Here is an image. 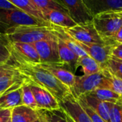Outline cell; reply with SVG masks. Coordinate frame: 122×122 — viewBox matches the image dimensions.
Here are the masks:
<instances>
[{
  "mask_svg": "<svg viewBox=\"0 0 122 122\" xmlns=\"http://www.w3.org/2000/svg\"><path fill=\"white\" fill-rule=\"evenodd\" d=\"M9 42L4 35L0 34V64L10 63L11 53L9 49Z\"/></svg>",
  "mask_w": 122,
  "mask_h": 122,
  "instance_id": "obj_27",
  "label": "cell"
},
{
  "mask_svg": "<svg viewBox=\"0 0 122 122\" xmlns=\"http://www.w3.org/2000/svg\"><path fill=\"white\" fill-rule=\"evenodd\" d=\"M26 81L49 92L59 102L71 95L70 88L40 65H14Z\"/></svg>",
  "mask_w": 122,
  "mask_h": 122,
  "instance_id": "obj_1",
  "label": "cell"
},
{
  "mask_svg": "<svg viewBox=\"0 0 122 122\" xmlns=\"http://www.w3.org/2000/svg\"><path fill=\"white\" fill-rule=\"evenodd\" d=\"M114 12V11H113ZM117 12H122V10H121V11H117Z\"/></svg>",
  "mask_w": 122,
  "mask_h": 122,
  "instance_id": "obj_40",
  "label": "cell"
},
{
  "mask_svg": "<svg viewBox=\"0 0 122 122\" xmlns=\"http://www.w3.org/2000/svg\"><path fill=\"white\" fill-rule=\"evenodd\" d=\"M78 67H81L84 75L89 76L97 73L102 70L101 65L90 56L79 58Z\"/></svg>",
  "mask_w": 122,
  "mask_h": 122,
  "instance_id": "obj_22",
  "label": "cell"
},
{
  "mask_svg": "<svg viewBox=\"0 0 122 122\" xmlns=\"http://www.w3.org/2000/svg\"><path fill=\"white\" fill-rule=\"evenodd\" d=\"M28 83L34 94L38 111H55L61 109L59 101L49 92L34 83Z\"/></svg>",
  "mask_w": 122,
  "mask_h": 122,
  "instance_id": "obj_11",
  "label": "cell"
},
{
  "mask_svg": "<svg viewBox=\"0 0 122 122\" xmlns=\"http://www.w3.org/2000/svg\"><path fill=\"white\" fill-rule=\"evenodd\" d=\"M16 71L17 69L15 65L10 63L0 64V79L6 76L13 74Z\"/></svg>",
  "mask_w": 122,
  "mask_h": 122,
  "instance_id": "obj_31",
  "label": "cell"
},
{
  "mask_svg": "<svg viewBox=\"0 0 122 122\" xmlns=\"http://www.w3.org/2000/svg\"><path fill=\"white\" fill-rule=\"evenodd\" d=\"M110 89L122 96V80L112 76L110 80Z\"/></svg>",
  "mask_w": 122,
  "mask_h": 122,
  "instance_id": "obj_32",
  "label": "cell"
},
{
  "mask_svg": "<svg viewBox=\"0 0 122 122\" xmlns=\"http://www.w3.org/2000/svg\"><path fill=\"white\" fill-rule=\"evenodd\" d=\"M41 67L49 71L61 83L65 84L69 88H71L74 83L76 75L74 74L67 68H65L62 65H54V64H39Z\"/></svg>",
  "mask_w": 122,
  "mask_h": 122,
  "instance_id": "obj_16",
  "label": "cell"
},
{
  "mask_svg": "<svg viewBox=\"0 0 122 122\" xmlns=\"http://www.w3.org/2000/svg\"><path fill=\"white\" fill-rule=\"evenodd\" d=\"M109 118L111 122H122V101L114 104L110 111Z\"/></svg>",
  "mask_w": 122,
  "mask_h": 122,
  "instance_id": "obj_29",
  "label": "cell"
},
{
  "mask_svg": "<svg viewBox=\"0 0 122 122\" xmlns=\"http://www.w3.org/2000/svg\"><path fill=\"white\" fill-rule=\"evenodd\" d=\"M8 122H11V119H10V120H9V121Z\"/></svg>",
  "mask_w": 122,
  "mask_h": 122,
  "instance_id": "obj_41",
  "label": "cell"
},
{
  "mask_svg": "<svg viewBox=\"0 0 122 122\" xmlns=\"http://www.w3.org/2000/svg\"><path fill=\"white\" fill-rule=\"evenodd\" d=\"M39 58L40 64L62 65L59 58L58 48V38L54 40H44L33 44Z\"/></svg>",
  "mask_w": 122,
  "mask_h": 122,
  "instance_id": "obj_8",
  "label": "cell"
},
{
  "mask_svg": "<svg viewBox=\"0 0 122 122\" xmlns=\"http://www.w3.org/2000/svg\"><path fill=\"white\" fill-rule=\"evenodd\" d=\"M21 26H46L52 24L36 19L20 9H0V34L6 35L11 30Z\"/></svg>",
  "mask_w": 122,
  "mask_h": 122,
  "instance_id": "obj_3",
  "label": "cell"
},
{
  "mask_svg": "<svg viewBox=\"0 0 122 122\" xmlns=\"http://www.w3.org/2000/svg\"><path fill=\"white\" fill-rule=\"evenodd\" d=\"M38 119V111L24 105H21L11 109V122H34Z\"/></svg>",
  "mask_w": 122,
  "mask_h": 122,
  "instance_id": "obj_18",
  "label": "cell"
},
{
  "mask_svg": "<svg viewBox=\"0 0 122 122\" xmlns=\"http://www.w3.org/2000/svg\"><path fill=\"white\" fill-rule=\"evenodd\" d=\"M40 122V120H39V119H37V120H36V122Z\"/></svg>",
  "mask_w": 122,
  "mask_h": 122,
  "instance_id": "obj_39",
  "label": "cell"
},
{
  "mask_svg": "<svg viewBox=\"0 0 122 122\" xmlns=\"http://www.w3.org/2000/svg\"></svg>",
  "mask_w": 122,
  "mask_h": 122,
  "instance_id": "obj_43",
  "label": "cell"
},
{
  "mask_svg": "<svg viewBox=\"0 0 122 122\" xmlns=\"http://www.w3.org/2000/svg\"><path fill=\"white\" fill-rule=\"evenodd\" d=\"M80 47L86 54L94 59L103 68L107 62L112 57L113 49L118 45L117 44H93L83 43L77 41Z\"/></svg>",
  "mask_w": 122,
  "mask_h": 122,
  "instance_id": "obj_10",
  "label": "cell"
},
{
  "mask_svg": "<svg viewBox=\"0 0 122 122\" xmlns=\"http://www.w3.org/2000/svg\"><path fill=\"white\" fill-rule=\"evenodd\" d=\"M110 72L106 69L89 76H76L73 86L70 88L72 96L79 99L83 95L90 93L97 88L110 89V80L112 78Z\"/></svg>",
  "mask_w": 122,
  "mask_h": 122,
  "instance_id": "obj_2",
  "label": "cell"
},
{
  "mask_svg": "<svg viewBox=\"0 0 122 122\" xmlns=\"http://www.w3.org/2000/svg\"><path fill=\"white\" fill-rule=\"evenodd\" d=\"M41 12L45 20L53 25L68 29L77 24L66 12L53 9H45Z\"/></svg>",
  "mask_w": 122,
  "mask_h": 122,
  "instance_id": "obj_14",
  "label": "cell"
},
{
  "mask_svg": "<svg viewBox=\"0 0 122 122\" xmlns=\"http://www.w3.org/2000/svg\"><path fill=\"white\" fill-rule=\"evenodd\" d=\"M93 17L114 11L122 10V0H83Z\"/></svg>",
  "mask_w": 122,
  "mask_h": 122,
  "instance_id": "obj_13",
  "label": "cell"
},
{
  "mask_svg": "<svg viewBox=\"0 0 122 122\" xmlns=\"http://www.w3.org/2000/svg\"><path fill=\"white\" fill-rule=\"evenodd\" d=\"M112 41L118 45L122 44V27L109 40V42Z\"/></svg>",
  "mask_w": 122,
  "mask_h": 122,
  "instance_id": "obj_34",
  "label": "cell"
},
{
  "mask_svg": "<svg viewBox=\"0 0 122 122\" xmlns=\"http://www.w3.org/2000/svg\"><path fill=\"white\" fill-rule=\"evenodd\" d=\"M64 112H65V111H64ZM65 113H66V112H65ZM66 117L67 122H74V120H73V119H71V117H70V116H69L66 113Z\"/></svg>",
  "mask_w": 122,
  "mask_h": 122,
  "instance_id": "obj_38",
  "label": "cell"
},
{
  "mask_svg": "<svg viewBox=\"0 0 122 122\" xmlns=\"http://www.w3.org/2000/svg\"><path fill=\"white\" fill-rule=\"evenodd\" d=\"M21 89V99H22L23 105L38 111L37 105H36L34 94L31 90L30 85L26 81V79L24 83L22 84Z\"/></svg>",
  "mask_w": 122,
  "mask_h": 122,
  "instance_id": "obj_24",
  "label": "cell"
},
{
  "mask_svg": "<svg viewBox=\"0 0 122 122\" xmlns=\"http://www.w3.org/2000/svg\"><path fill=\"white\" fill-rule=\"evenodd\" d=\"M11 109L0 110V122H8L11 119Z\"/></svg>",
  "mask_w": 122,
  "mask_h": 122,
  "instance_id": "obj_33",
  "label": "cell"
},
{
  "mask_svg": "<svg viewBox=\"0 0 122 122\" xmlns=\"http://www.w3.org/2000/svg\"><path fill=\"white\" fill-rule=\"evenodd\" d=\"M77 101H79L80 106L86 112V114L89 116V117L90 118V119L92 121V122H105L97 113H96L89 105H87L84 101H82L80 99H78Z\"/></svg>",
  "mask_w": 122,
  "mask_h": 122,
  "instance_id": "obj_30",
  "label": "cell"
},
{
  "mask_svg": "<svg viewBox=\"0 0 122 122\" xmlns=\"http://www.w3.org/2000/svg\"><path fill=\"white\" fill-rule=\"evenodd\" d=\"M41 111L48 122H67L66 113L62 109L55 111Z\"/></svg>",
  "mask_w": 122,
  "mask_h": 122,
  "instance_id": "obj_28",
  "label": "cell"
},
{
  "mask_svg": "<svg viewBox=\"0 0 122 122\" xmlns=\"http://www.w3.org/2000/svg\"><path fill=\"white\" fill-rule=\"evenodd\" d=\"M33 3L41 11L45 9H53L59 10L66 12L69 14L67 9L56 0H31Z\"/></svg>",
  "mask_w": 122,
  "mask_h": 122,
  "instance_id": "obj_25",
  "label": "cell"
},
{
  "mask_svg": "<svg viewBox=\"0 0 122 122\" xmlns=\"http://www.w3.org/2000/svg\"><path fill=\"white\" fill-rule=\"evenodd\" d=\"M38 112H39V119L40 122H47V120L46 119V118H45V116H44V114L42 113V111H41V110H39V111H38Z\"/></svg>",
  "mask_w": 122,
  "mask_h": 122,
  "instance_id": "obj_37",
  "label": "cell"
},
{
  "mask_svg": "<svg viewBox=\"0 0 122 122\" xmlns=\"http://www.w3.org/2000/svg\"><path fill=\"white\" fill-rule=\"evenodd\" d=\"M89 94L100 101L112 104H116L122 99V96L119 94L109 88H97Z\"/></svg>",
  "mask_w": 122,
  "mask_h": 122,
  "instance_id": "obj_23",
  "label": "cell"
},
{
  "mask_svg": "<svg viewBox=\"0 0 122 122\" xmlns=\"http://www.w3.org/2000/svg\"><path fill=\"white\" fill-rule=\"evenodd\" d=\"M68 11L69 15L77 24L93 22L94 17L83 0H56Z\"/></svg>",
  "mask_w": 122,
  "mask_h": 122,
  "instance_id": "obj_9",
  "label": "cell"
},
{
  "mask_svg": "<svg viewBox=\"0 0 122 122\" xmlns=\"http://www.w3.org/2000/svg\"><path fill=\"white\" fill-rule=\"evenodd\" d=\"M5 36L9 42L29 44H34L44 40L57 38L52 26H21L11 30Z\"/></svg>",
  "mask_w": 122,
  "mask_h": 122,
  "instance_id": "obj_4",
  "label": "cell"
},
{
  "mask_svg": "<svg viewBox=\"0 0 122 122\" xmlns=\"http://www.w3.org/2000/svg\"><path fill=\"white\" fill-rule=\"evenodd\" d=\"M112 57L117 58L118 59L122 60V45L119 44L117 45L112 50Z\"/></svg>",
  "mask_w": 122,
  "mask_h": 122,
  "instance_id": "obj_35",
  "label": "cell"
},
{
  "mask_svg": "<svg viewBox=\"0 0 122 122\" xmlns=\"http://www.w3.org/2000/svg\"><path fill=\"white\" fill-rule=\"evenodd\" d=\"M25 78L17 70L0 79V96L21 87Z\"/></svg>",
  "mask_w": 122,
  "mask_h": 122,
  "instance_id": "obj_19",
  "label": "cell"
},
{
  "mask_svg": "<svg viewBox=\"0 0 122 122\" xmlns=\"http://www.w3.org/2000/svg\"></svg>",
  "mask_w": 122,
  "mask_h": 122,
  "instance_id": "obj_42",
  "label": "cell"
},
{
  "mask_svg": "<svg viewBox=\"0 0 122 122\" xmlns=\"http://www.w3.org/2000/svg\"><path fill=\"white\" fill-rule=\"evenodd\" d=\"M62 109L74 122H92L72 94L59 102Z\"/></svg>",
  "mask_w": 122,
  "mask_h": 122,
  "instance_id": "obj_12",
  "label": "cell"
},
{
  "mask_svg": "<svg viewBox=\"0 0 122 122\" xmlns=\"http://www.w3.org/2000/svg\"><path fill=\"white\" fill-rule=\"evenodd\" d=\"M7 1L11 3L13 5H14L19 9L30 14L31 16L36 19L46 22L44 17L41 11L36 7V6L33 3L31 0H7Z\"/></svg>",
  "mask_w": 122,
  "mask_h": 122,
  "instance_id": "obj_21",
  "label": "cell"
},
{
  "mask_svg": "<svg viewBox=\"0 0 122 122\" xmlns=\"http://www.w3.org/2000/svg\"><path fill=\"white\" fill-rule=\"evenodd\" d=\"M21 105H23L21 88L0 96V110L12 109Z\"/></svg>",
  "mask_w": 122,
  "mask_h": 122,
  "instance_id": "obj_20",
  "label": "cell"
},
{
  "mask_svg": "<svg viewBox=\"0 0 122 122\" xmlns=\"http://www.w3.org/2000/svg\"><path fill=\"white\" fill-rule=\"evenodd\" d=\"M58 38V48L60 60L62 64L66 66L69 70L75 74L78 67L79 57L70 49L69 47L59 37Z\"/></svg>",
  "mask_w": 122,
  "mask_h": 122,
  "instance_id": "obj_17",
  "label": "cell"
},
{
  "mask_svg": "<svg viewBox=\"0 0 122 122\" xmlns=\"http://www.w3.org/2000/svg\"><path fill=\"white\" fill-rule=\"evenodd\" d=\"M10 63L13 65H39V56L33 44L9 42Z\"/></svg>",
  "mask_w": 122,
  "mask_h": 122,
  "instance_id": "obj_6",
  "label": "cell"
},
{
  "mask_svg": "<svg viewBox=\"0 0 122 122\" xmlns=\"http://www.w3.org/2000/svg\"><path fill=\"white\" fill-rule=\"evenodd\" d=\"M93 23L99 35L107 43L109 40L122 27V12H107L94 17Z\"/></svg>",
  "mask_w": 122,
  "mask_h": 122,
  "instance_id": "obj_5",
  "label": "cell"
},
{
  "mask_svg": "<svg viewBox=\"0 0 122 122\" xmlns=\"http://www.w3.org/2000/svg\"><path fill=\"white\" fill-rule=\"evenodd\" d=\"M103 68L107 69L112 76L122 80V60L111 57Z\"/></svg>",
  "mask_w": 122,
  "mask_h": 122,
  "instance_id": "obj_26",
  "label": "cell"
},
{
  "mask_svg": "<svg viewBox=\"0 0 122 122\" xmlns=\"http://www.w3.org/2000/svg\"><path fill=\"white\" fill-rule=\"evenodd\" d=\"M64 29L71 37L76 41L83 43L109 44L107 43L99 35L94 27L93 22L86 24H79L73 27Z\"/></svg>",
  "mask_w": 122,
  "mask_h": 122,
  "instance_id": "obj_7",
  "label": "cell"
},
{
  "mask_svg": "<svg viewBox=\"0 0 122 122\" xmlns=\"http://www.w3.org/2000/svg\"><path fill=\"white\" fill-rule=\"evenodd\" d=\"M0 9H19L7 0H0Z\"/></svg>",
  "mask_w": 122,
  "mask_h": 122,
  "instance_id": "obj_36",
  "label": "cell"
},
{
  "mask_svg": "<svg viewBox=\"0 0 122 122\" xmlns=\"http://www.w3.org/2000/svg\"><path fill=\"white\" fill-rule=\"evenodd\" d=\"M79 99H81L87 105H89L105 122H111L110 118H109V113H110V111L114 104L100 101V100L96 99L95 97L92 96L89 93L83 95L81 97H79Z\"/></svg>",
  "mask_w": 122,
  "mask_h": 122,
  "instance_id": "obj_15",
  "label": "cell"
}]
</instances>
